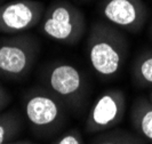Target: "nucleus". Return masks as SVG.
<instances>
[{
    "instance_id": "nucleus-12",
    "label": "nucleus",
    "mask_w": 152,
    "mask_h": 144,
    "mask_svg": "<svg viewBox=\"0 0 152 144\" xmlns=\"http://www.w3.org/2000/svg\"><path fill=\"white\" fill-rule=\"evenodd\" d=\"M93 144H146V141L135 132L113 128L101 133V135L94 140Z\"/></svg>"
},
{
    "instance_id": "nucleus-4",
    "label": "nucleus",
    "mask_w": 152,
    "mask_h": 144,
    "mask_svg": "<svg viewBox=\"0 0 152 144\" xmlns=\"http://www.w3.org/2000/svg\"><path fill=\"white\" fill-rule=\"evenodd\" d=\"M39 32L52 41L75 46L80 42L87 31L85 13L69 0H52L47 6Z\"/></svg>"
},
{
    "instance_id": "nucleus-13",
    "label": "nucleus",
    "mask_w": 152,
    "mask_h": 144,
    "mask_svg": "<svg viewBox=\"0 0 152 144\" xmlns=\"http://www.w3.org/2000/svg\"><path fill=\"white\" fill-rule=\"evenodd\" d=\"M50 144H85L81 132L78 128H71L63 132Z\"/></svg>"
},
{
    "instance_id": "nucleus-15",
    "label": "nucleus",
    "mask_w": 152,
    "mask_h": 144,
    "mask_svg": "<svg viewBox=\"0 0 152 144\" xmlns=\"http://www.w3.org/2000/svg\"><path fill=\"white\" fill-rule=\"evenodd\" d=\"M7 144H37L34 143V142H31V141H28V140H20V141H12V142H9Z\"/></svg>"
},
{
    "instance_id": "nucleus-11",
    "label": "nucleus",
    "mask_w": 152,
    "mask_h": 144,
    "mask_svg": "<svg viewBox=\"0 0 152 144\" xmlns=\"http://www.w3.org/2000/svg\"><path fill=\"white\" fill-rule=\"evenodd\" d=\"M132 79L136 87L152 88V50H143L132 64Z\"/></svg>"
},
{
    "instance_id": "nucleus-18",
    "label": "nucleus",
    "mask_w": 152,
    "mask_h": 144,
    "mask_svg": "<svg viewBox=\"0 0 152 144\" xmlns=\"http://www.w3.org/2000/svg\"><path fill=\"white\" fill-rule=\"evenodd\" d=\"M76 1H79V2H88L91 0H76Z\"/></svg>"
},
{
    "instance_id": "nucleus-6",
    "label": "nucleus",
    "mask_w": 152,
    "mask_h": 144,
    "mask_svg": "<svg viewBox=\"0 0 152 144\" xmlns=\"http://www.w3.org/2000/svg\"><path fill=\"white\" fill-rule=\"evenodd\" d=\"M127 111V97L122 89L110 88L101 93L91 103L84 129L89 135L115 128Z\"/></svg>"
},
{
    "instance_id": "nucleus-19",
    "label": "nucleus",
    "mask_w": 152,
    "mask_h": 144,
    "mask_svg": "<svg viewBox=\"0 0 152 144\" xmlns=\"http://www.w3.org/2000/svg\"><path fill=\"white\" fill-rule=\"evenodd\" d=\"M4 2H5V0H0V5H1V4H4Z\"/></svg>"
},
{
    "instance_id": "nucleus-3",
    "label": "nucleus",
    "mask_w": 152,
    "mask_h": 144,
    "mask_svg": "<svg viewBox=\"0 0 152 144\" xmlns=\"http://www.w3.org/2000/svg\"><path fill=\"white\" fill-rule=\"evenodd\" d=\"M22 107L25 121L38 137L58 134L69 122L70 111L44 86H33L24 91Z\"/></svg>"
},
{
    "instance_id": "nucleus-8",
    "label": "nucleus",
    "mask_w": 152,
    "mask_h": 144,
    "mask_svg": "<svg viewBox=\"0 0 152 144\" xmlns=\"http://www.w3.org/2000/svg\"><path fill=\"white\" fill-rule=\"evenodd\" d=\"M46 10L41 0H10L0 5V33L18 34L37 28Z\"/></svg>"
},
{
    "instance_id": "nucleus-7",
    "label": "nucleus",
    "mask_w": 152,
    "mask_h": 144,
    "mask_svg": "<svg viewBox=\"0 0 152 144\" xmlns=\"http://www.w3.org/2000/svg\"><path fill=\"white\" fill-rule=\"evenodd\" d=\"M97 13L117 29L136 34L148 21L149 8L143 0H101Z\"/></svg>"
},
{
    "instance_id": "nucleus-5",
    "label": "nucleus",
    "mask_w": 152,
    "mask_h": 144,
    "mask_svg": "<svg viewBox=\"0 0 152 144\" xmlns=\"http://www.w3.org/2000/svg\"><path fill=\"white\" fill-rule=\"evenodd\" d=\"M41 50L34 34L18 33L0 37V78L20 83L30 76Z\"/></svg>"
},
{
    "instance_id": "nucleus-17",
    "label": "nucleus",
    "mask_w": 152,
    "mask_h": 144,
    "mask_svg": "<svg viewBox=\"0 0 152 144\" xmlns=\"http://www.w3.org/2000/svg\"><path fill=\"white\" fill-rule=\"evenodd\" d=\"M150 37H151V40H152V22L150 24Z\"/></svg>"
},
{
    "instance_id": "nucleus-1",
    "label": "nucleus",
    "mask_w": 152,
    "mask_h": 144,
    "mask_svg": "<svg viewBox=\"0 0 152 144\" xmlns=\"http://www.w3.org/2000/svg\"><path fill=\"white\" fill-rule=\"evenodd\" d=\"M86 53L99 79L109 81L122 72L129 54V42L124 31L103 20H96L88 29Z\"/></svg>"
},
{
    "instance_id": "nucleus-10",
    "label": "nucleus",
    "mask_w": 152,
    "mask_h": 144,
    "mask_svg": "<svg viewBox=\"0 0 152 144\" xmlns=\"http://www.w3.org/2000/svg\"><path fill=\"white\" fill-rule=\"evenodd\" d=\"M24 119L17 109H10L0 113V144L14 141L23 130Z\"/></svg>"
},
{
    "instance_id": "nucleus-16",
    "label": "nucleus",
    "mask_w": 152,
    "mask_h": 144,
    "mask_svg": "<svg viewBox=\"0 0 152 144\" xmlns=\"http://www.w3.org/2000/svg\"><path fill=\"white\" fill-rule=\"evenodd\" d=\"M148 99L150 101V103H151V104H152V91H151V93L149 94V96H148Z\"/></svg>"
},
{
    "instance_id": "nucleus-14",
    "label": "nucleus",
    "mask_w": 152,
    "mask_h": 144,
    "mask_svg": "<svg viewBox=\"0 0 152 144\" xmlns=\"http://www.w3.org/2000/svg\"><path fill=\"white\" fill-rule=\"evenodd\" d=\"M13 102V96L12 93L8 91L7 88L0 83V113L4 112L8 106Z\"/></svg>"
},
{
    "instance_id": "nucleus-9",
    "label": "nucleus",
    "mask_w": 152,
    "mask_h": 144,
    "mask_svg": "<svg viewBox=\"0 0 152 144\" xmlns=\"http://www.w3.org/2000/svg\"><path fill=\"white\" fill-rule=\"evenodd\" d=\"M129 118L134 132L152 144V104L148 97L140 96L134 99Z\"/></svg>"
},
{
    "instance_id": "nucleus-2",
    "label": "nucleus",
    "mask_w": 152,
    "mask_h": 144,
    "mask_svg": "<svg viewBox=\"0 0 152 144\" xmlns=\"http://www.w3.org/2000/svg\"><path fill=\"white\" fill-rule=\"evenodd\" d=\"M39 80L41 86L61 99L71 114H79L85 110L91 85L76 64L65 61L50 62L41 69Z\"/></svg>"
}]
</instances>
